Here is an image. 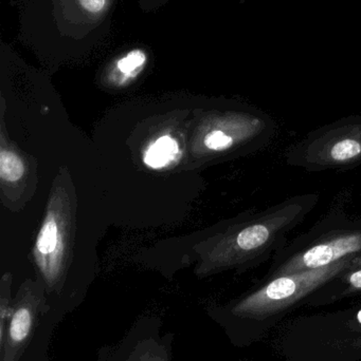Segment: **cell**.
Listing matches in <instances>:
<instances>
[{"instance_id":"7c38bea8","label":"cell","mask_w":361,"mask_h":361,"mask_svg":"<svg viewBox=\"0 0 361 361\" xmlns=\"http://www.w3.org/2000/svg\"><path fill=\"white\" fill-rule=\"evenodd\" d=\"M361 267V252L360 255H357V256L355 257V258L353 259V261H352L351 263V267L350 269H356V267Z\"/></svg>"},{"instance_id":"9c48e42d","label":"cell","mask_w":361,"mask_h":361,"mask_svg":"<svg viewBox=\"0 0 361 361\" xmlns=\"http://www.w3.org/2000/svg\"><path fill=\"white\" fill-rule=\"evenodd\" d=\"M57 235H59V227L54 219H47L36 241V248L38 252L42 255L51 254L57 247Z\"/></svg>"},{"instance_id":"30bf717a","label":"cell","mask_w":361,"mask_h":361,"mask_svg":"<svg viewBox=\"0 0 361 361\" xmlns=\"http://www.w3.org/2000/svg\"><path fill=\"white\" fill-rule=\"evenodd\" d=\"M347 283L350 290H361V267L347 271Z\"/></svg>"},{"instance_id":"277c9868","label":"cell","mask_w":361,"mask_h":361,"mask_svg":"<svg viewBox=\"0 0 361 361\" xmlns=\"http://www.w3.org/2000/svg\"><path fill=\"white\" fill-rule=\"evenodd\" d=\"M354 258L355 257H349L328 267L275 277L239 302L233 313L252 317L278 313L345 273L351 267Z\"/></svg>"},{"instance_id":"8992f818","label":"cell","mask_w":361,"mask_h":361,"mask_svg":"<svg viewBox=\"0 0 361 361\" xmlns=\"http://www.w3.org/2000/svg\"><path fill=\"white\" fill-rule=\"evenodd\" d=\"M179 154V145L170 135H163L154 142L144 154L143 162L153 169H160L171 164Z\"/></svg>"},{"instance_id":"3957f363","label":"cell","mask_w":361,"mask_h":361,"mask_svg":"<svg viewBox=\"0 0 361 361\" xmlns=\"http://www.w3.org/2000/svg\"><path fill=\"white\" fill-rule=\"evenodd\" d=\"M290 166L309 173L349 171L361 165V114L324 125L285 152Z\"/></svg>"},{"instance_id":"7a4b0ae2","label":"cell","mask_w":361,"mask_h":361,"mask_svg":"<svg viewBox=\"0 0 361 361\" xmlns=\"http://www.w3.org/2000/svg\"><path fill=\"white\" fill-rule=\"evenodd\" d=\"M361 252V219L333 209L275 254L273 277L334 264Z\"/></svg>"},{"instance_id":"6da1fadb","label":"cell","mask_w":361,"mask_h":361,"mask_svg":"<svg viewBox=\"0 0 361 361\" xmlns=\"http://www.w3.org/2000/svg\"><path fill=\"white\" fill-rule=\"evenodd\" d=\"M114 0H23L20 39L40 52H78L101 46Z\"/></svg>"},{"instance_id":"8fae6325","label":"cell","mask_w":361,"mask_h":361,"mask_svg":"<svg viewBox=\"0 0 361 361\" xmlns=\"http://www.w3.org/2000/svg\"><path fill=\"white\" fill-rule=\"evenodd\" d=\"M137 1L142 10L150 12L165 6L169 0H137Z\"/></svg>"},{"instance_id":"52a82bcc","label":"cell","mask_w":361,"mask_h":361,"mask_svg":"<svg viewBox=\"0 0 361 361\" xmlns=\"http://www.w3.org/2000/svg\"><path fill=\"white\" fill-rule=\"evenodd\" d=\"M148 59V53L144 49H131L114 61V74L118 76L120 82L133 80L146 67Z\"/></svg>"},{"instance_id":"5b68a950","label":"cell","mask_w":361,"mask_h":361,"mask_svg":"<svg viewBox=\"0 0 361 361\" xmlns=\"http://www.w3.org/2000/svg\"><path fill=\"white\" fill-rule=\"evenodd\" d=\"M36 305L19 303L13 309L2 347L1 361H17L30 338L35 322Z\"/></svg>"},{"instance_id":"ba28073f","label":"cell","mask_w":361,"mask_h":361,"mask_svg":"<svg viewBox=\"0 0 361 361\" xmlns=\"http://www.w3.org/2000/svg\"><path fill=\"white\" fill-rule=\"evenodd\" d=\"M23 160L11 150L0 152V177L6 182H16L25 175Z\"/></svg>"}]
</instances>
